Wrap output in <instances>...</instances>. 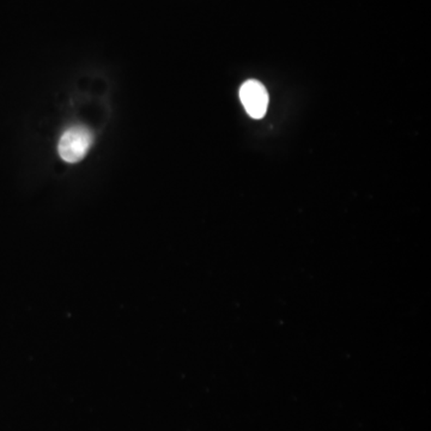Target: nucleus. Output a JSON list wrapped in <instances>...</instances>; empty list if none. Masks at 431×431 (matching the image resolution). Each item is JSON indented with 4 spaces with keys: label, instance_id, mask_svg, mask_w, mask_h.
Masks as SVG:
<instances>
[{
    "label": "nucleus",
    "instance_id": "nucleus-1",
    "mask_svg": "<svg viewBox=\"0 0 431 431\" xmlns=\"http://www.w3.org/2000/svg\"><path fill=\"white\" fill-rule=\"evenodd\" d=\"M94 134L89 128L82 125L72 126L63 133L60 138L58 151L60 157L68 163H77L92 146Z\"/></svg>",
    "mask_w": 431,
    "mask_h": 431
},
{
    "label": "nucleus",
    "instance_id": "nucleus-2",
    "mask_svg": "<svg viewBox=\"0 0 431 431\" xmlns=\"http://www.w3.org/2000/svg\"><path fill=\"white\" fill-rule=\"evenodd\" d=\"M240 99L245 112L253 119L265 117L268 106L266 88L254 79L243 83L240 89Z\"/></svg>",
    "mask_w": 431,
    "mask_h": 431
}]
</instances>
